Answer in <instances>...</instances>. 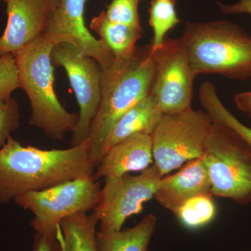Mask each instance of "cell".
Listing matches in <instances>:
<instances>
[{
  "label": "cell",
  "mask_w": 251,
  "mask_h": 251,
  "mask_svg": "<svg viewBox=\"0 0 251 251\" xmlns=\"http://www.w3.org/2000/svg\"><path fill=\"white\" fill-rule=\"evenodd\" d=\"M88 0H61L50 20L45 33L54 46L69 43L81 52L97 60L103 70L112 67L115 57L100 39L87 29L85 7Z\"/></svg>",
  "instance_id": "obj_11"
},
{
  "label": "cell",
  "mask_w": 251,
  "mask_h": 251,
  "mask_svg": "<svg viewBox=\"0 0 251 251\" xmlns=\"http://www.w3.org/2000/svg\"><path fill=\"white\" fill-rule=\"evenodd\" d=\"M233 99L238 110L245 112L251 117V92L236 94Z\"/></svg>",
  "instance_id": "obj_27"
},
{
  "label": "cell",
  "mask_w": 251,
  "mask_h": 251,
  "mask_svg": "<svg viewBox=\"0 0 251 251\" xmlns=\"http://www.w3.org/2000/svg\"><path fill=\"white\" fill-rule=\"evenodd\" d=\"M90 28L110 50L115 60H120L133 53L143 29L110 21L104 11L92 18Z\"/></svg>",
  "instance_id": "obj_17"
},
{
  "label": "cell",
  "mask_w": 251,
  "mask_h": 251,
  "mask_svg": "<svg viewBox=\"0 0 251 251\" xmlns=\"http://www.w3.org/2000/svg\"><path fill=\"white\" fill-rule=\"evenodd\" d=\"M87 139L65 150L23 146L10 135L0 150V203L6 204L29 191L93 176L96 166Z\"/></svg>",
  "instance_id": "obj_1"
},
{
  "label": "cell",
  "mask_w": 251,
  "mask_h": 251,
  "mask_svg": "<svg viewBox=\"0 0 251 251\" xmlns=\"http://www.w3.org/2000/svg\"><path fill=\"white\" fill-rule=\"evenodd\" d=\"M54 67L65 70L80 108L76 128L72 133L71 147L88 139L91 125L100 108L103 70L92 57L81 53L69 43L54 46L51 52Z\"/></svg>",
  "instance_id": "obj_9"
},
{
  "label": "cell",
  "mask_w": 251,
  "mask_h": 251,
  "mask_svg": "<svg viewBox=\"0 0 251 251\" xmlns=\"http://www.w3.org/2000/svg\"></svg>",
  "instance_id": "obj_29"
},
{
  "label": "cell",
  "mask_w": 251,
  "mask_h": 251,
  "mask_svg": "<svg viewBox=\"0 0 251 251\" xmlns=\"http://www.w3.org/2000/svg\"><path fill=\"white\" fill-rule=\"evenodd\" d=\"M100 186L93 176L69 180L42 191H29L14 200L34 214L30 226L36 233L57 237L61 221L80 212L93 211Z\"/></svg>",
  "instance_id": "obj_6"
},
{
  "label": "cell",
  "mask_w": 251,
  "mask_h": 251,
  "mask_svg": "<svg viewBox=\"0 0 251 251\" xmlns=\"http://www.w3.org/2000/svg\"><path fill=\"white\" fill-rule=\"evenodd\" d=\"M196 76L251 77V36L228 21L187 22L181 36Z\"/></svg>",
  "instance_id": "obj_4"
},
{
  "label": "cell",
  "mask_w": 251,
  "mask_h": 251,
  "mask_svg": "<svg viewBox=\"0 0 251 251\" xmlns=\"http://www.w3.org/2000/svg\"><path fill=\"white\" fill-rule=\"evenodd\" d=\"M219 7L221 12L226 14H251V0H239L230 4L219 2Z\"/></svg>",
  "instance_id": "obj_26"
},
{
  "label": "cell",
  "mask_w": 251,
  "mask_h": 251,
  "mask_svg": "<svg viewBox=\"0 0 251 251\" xmlns=\"http://www.w3.org/2000/svg\"><path fill=\"white\" fill-rule=\"evenodd\" d=\"M162 177L159 170L153 163L139 175L129 173L105 180L98 204L92 211L100 225V231L120 230L127 219L140 214L144 204L154 198Z\"/></svg>",
  "instance_id": "obj_8"
},
{
  "label": "cell",
  "mask_w": 251,
  "mask_h": 251,
  "mask_svg": "<svg viewBox=\"0 0 251 251\" xmlns=\"http://www.w3.org/2000/svg\"><path fill=\"white\" fill-rule=\"evenodd\" d=\"M4 1H6V0H4Z\"/></svg>",
  "instance_id": "obj_28"
},
{
  "label": "cell",
  "mask_w": 251,
  "mask_h": 251,
  "mask_svg": "<svg viewBox=\"0 0 251 251\" xmlns=\"http://www.w3.org/2000/svg\"><path fill=\"white\" fill-rule=\"evenodd\" d=\"M140 0H111L103 10L110 21L143 29L140 23L138 6Z\"/></svg>",
  "instance_id": "obj_22"
},
{
  "label": "cell",
  "mask_w": 251,
  "mask_h": 251,
  "mask_svg": "<svg viewBox=\"0 0 251 251\" xmlns=\"http://www.w3.org/2000/svg\"><path fill=\"white\" fill-rule=\"evenodd\" d=\"M98 224L93 213H77L63 219L57 232L61 251H97Z\"/></svg>",
  "instance_id": "obj_18"
},
{
  "label": "cell",
  "mask_w": 251,
  "mask_h": 251,
  "mask_svg": "<svg viewBox=\"0 0 251 251\" xmlns=\"http://www.w3.org/2000/svg\"><path fill=\"white\" fill-rule=\"evenodd\" d=\"M149 14V23L153 32L150 46L154 51L161 47L167 33L181 23V20L176 14L175 0H151Z\"/></svg>",
  "instance_id": "obj_21"
},
{
  "label": "cell",
  "mask_w": 251,
  "mask_h": 251,
  "mask_svg": "<svg viewBox=\"0 0 251 251\" xmlns=\"http://www.w3.org/2000/svg\"><path fill=\"white\" fill-rule=\"evenodd\" d=\"M152 142L147 134H135L112 147L96 168V180L114 179L152 165Z\"/></svg>",
  "instance_id": "obj_14"
},
{
  "label": "cell",
  "mask_w": 251,
  "mask_h": 251,
  "mask_svg": "<svg viewBox=\"0 0 251 251\" xmlns=\"http://www.w3.org/2000/svg\"><path fill=\"white\" fill-rule=\"evenodd\" d=\"M213 121L206 112L192 108L163 115L151 133L153 158L162 176L201 158Z\"/></svg>",
  "instance_id": "obj_7"
},
{
  "label": "cell",
  "mask_w": 251,
  "mask_h": 251,
  "mask_svg": "<svg viewBox=\"0 0 251 251\" xmlns=\"http://www.w3.org/2000/svg\"><path fill=\"white\" fill-rule=\"evenodd\" d=\"M18 88V72L14 56H0V101L7 100Z\"/></svg>",
  "instance_id": "obj_24"
},
{
  "label": "cell",
  "mask_w": 251,
  "mask_h": 251,
  "mask_svg": "<svg viewBox=\"0 0 251 251\" xmlns=\"http://www.w3.org/2000/svg\"><path fill=\"white\" fill-rule=\"evenodd\" d=\"M211 194H203L190 198L182 204L175 216L185 227L197 229L212 222L216 216V206Z\"/></svg>",
  "instance_id": "obj_20"
},
{
  "label": "cell",
  "mask_w": 251,
  "mask_h": 251,
  "mask_svg": "<svg viewBox=\"0 0 251 251\" xmlns=\"http://www.w3.org/2000/svg\"><path fill=\"white\" fill-rule=\"evenodd\" d=\"M202 158L211 193L240 205L251 204V145L226 126L213 122Z\"/></svg>",
  "instance_id": "obj_5"
},
{
  "label": "cell",
  "mask_w": 251,
  "mask_h": 251,
  "mask_svg": "<svg viewBox=\"0 0 251 251\" xmlns=\"http://www.w3.org/2000/svg\"><path fill=\"white\" fill-rule=\"evenodd\" d=\"M155 69L150 94L163 115L191 108L193 72L181 37L165 38L161 47L152 51Z\"/></svg>",
  "instance_id": "obj_10"
},
{
  "label": "cell",
  "mask_w": 251,
  "mask_h": 251,
  "mask_svg": "<svg viewBox=\"0 0 251 251\" xmlns=\"http://www.w3.org/2000/svg\"><path fill=\"white\" fill-rule=\"evenodd\" d=\"M157 217L149 214L134 227L114 232H97V251H149L157 227Z\"/></svg>",
  "instance_id": "obj_16"
},
{
  "label": "cell",
  "mask_w": 251,
  "mask_h": 251,
  "mask_svg": "<svg viewBox=\"0 0 251 251\" xmlns=\"http://www.w3.org/2000/svg\"><path fill=\"white\" fill-rule=\"evenodd\" d=\"M203 194L212 193L207 168L201 157L188 161L175 174L163 176L153 199L175 215L190 198Z\"/></svg>",
  "instance_id": "obj_13"
},
{
  "label": "cell",
  "mask_w": 251,
  "mask_h": 251,
  "mask_svg": "<svg viewBox=\"0 0 251 251\" xmlns=\"http://www.w3.org/2000/svg\"><path fill=\"white\" fill-rule=\"evenodd\" d=\"M32 251H61L57 237L36 233L34 236Z\"/></svg>",
  "instance_id": "obj_25"
},
{
  "label": "cell",
  "mask_w": 251,
  "mask_h": 251,
  "mask_svg": "<svg viewBox=\"0 0 251 251\" xmlns=\"http://www.w3.org/2000/svg\"><path fill=\"white\" fill-rule=\"evenodd\" d=\"M163 115L151 94L135 103L112 126L104 142L101 158L112 147L131 135H151Z\"/></svg>",
  "instance_id": "obj_15"
},
{
  "label": "cell",
  "mask_w": 251,
  "mask_h": 251,
  "mask_svg": "<svg viewBox=\"0 0 251 251\" xmlns=\"http://www.w3.org/2000/svg\"><path fill=\"white\" fill-rule=\"evenodd\" d=\"M198 96L201 105L213 122L228 127L251 145V128L239 121L225 106L212 82H203Z\"/></svg>",
  "instance_id": "obj_19"
},
{
  "label": "cell",
  "mask_w": 251,
  "mask_h": 251,
  "mask_svg": "<svg viewBox=\"0 0 251 251\" xmlns=\"http://www.w3.org/2000/svg\"><path fill=\"white\" fill-rule=\"evenodd\" d=\"M54 44L44 34L14 54L19 87L27 94L31 105L29 124L51 139L61 141L76 128L79 115L68 112L54 89V66L51 52Z\"/></svg>",
  "instance_id": "obj_3"
},
{
  "label": "cell",
  "mask_w": 251,
  "mask_h": 251,
  "mask_svg": "<svg viewBox=\"0 0 251 251\" xmlns=\"http://www.w3.org/2000/svg\"><path fill=\"white\" fill-rule=\"evenodd\" d=\"M154 69L149 44L136 46L128 57L115 60L111 67L103 70L101 102L88 138L91 158L96 168L101 160L102 148L112 126L127 110L150 95Z\"/></svg>",
  "instance_id": "obj_2"
},
{
  "label": "cell",
  "mask_w": 251,
  "mask_h": 251,
  "mask_svg": "<svg viewBox=\"0 0 251 251\" xmlns=\"http://www.w3.org/2000/svg\"><path fill=\"white\" fill-rule=\"evenodd\" d=\"M19 105L13 97L0 101V150L7 142L8 138L20 126Z\"/></svg>",
  "instance_id": "obj_23"
},
{
  "label": "cell",
  "mask_w": 251,
  "mask_h": 251,
  "mask_svg": "<svg viewBox=\"0 0 251 251\" xmlns=\"http://www.w3.org/2000/svg\"><path fill=\"white\" fill-rule=\"evenodd\" d=\"M61 0H6L8 19L0 36V56L14 55L45 33Z\"/></svg>",
  "instance_id": "obj_12"
}]
</instances>
